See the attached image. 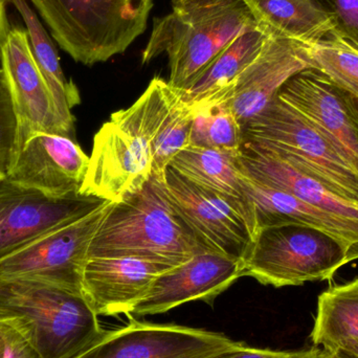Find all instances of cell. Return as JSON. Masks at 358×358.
<instances>
[{
	"label": "cell",
	"mask_w": 358,
	"mask_h": 358,
	"mask_svg": "<svg viewBox=\"0 0 358 358\" xmlns=\"http://www.w3.org/2000/svg\"><path fill=\"white\" fill-rule=\"evenodd\" d=\"M0 2H3V3H6V2H10V0H0Z\"/></svg>",
	"instance_id": "ab89813d"
},
{
	"label": "cell",
	"mask_w": 358,
	"mask_h": 358,
	"mask_svg": "<svg viewBox=\"0 0 358 358\" xmlns=\"http://www.w3.org/2000/svg\"><path fill=\"white\" fill-rule=\"evenodd\" d=\"M243 143V129L227 103L213 101L194 107L189 146L239 153Z\"/></svg>",
	"instance_id": "d4e9b609"
},
{
	"label": "cell",
	"mask_w": 358,
	"mask_h": 358,
	"mask_svg": "<svg viewBox=\"0 0 358 358\" xmlns=\"http://www.w3.org/2000/svg\"><path fill=\"white\" fill-rule=\"evenodd\" d=\"M239 155L220 149L187 146L173 157L169 167L196 185L248 200Z\"/></svg>",
	"instance_id": "603a6c76"
},
{
	"label": "cell",
	"mask_w": 358,
	"mask_h": 358,
	"mask_svg": "<svg viewBox=\"0 0 358 358\" xmlns=\"http://www.w3.org/2000/svg\"><path fill=\"white\" fill-rule=\"evenodd\" d=\"M0 311L16 317L40 358H76L106 334L82 294L40 282H0Z\"/></svg>",
	"instance_id": "3957f363"
},
{
	"label": "cell",
	"mask_w": 358,
	"mask_h": 358,
	"mask_svg": "<svg viewBox=\"0 0 358 358\" xmlns=\"http://www.w3.org/2000/svg\"><path fill=\"white\" fill-rule=\"evenodd\" d=\"M343 92H344V90H343ZM345 94H346L347 96H348L349 102H350L351 107H352L353 110H355V113H357V115L358 117V100H357V99L353 98L352 96H350V94H347V92H345Z\"/></svg>",
	"instance_id": "d590c367"
},
{
	"label": "cell",
	"mask_w": 358,
	"mask_h": 358,
	"mask_svg": "<svg viewBox=\"0 0 358 358\" xmlns=\"http://www.w3.org/2000/svg\"><path fill=\"white\" fill-rule=\"evenodd\" d=\"M27 29L31 54L54 99L57 115L71 138L75 136V117L71 110L80 104V94L71 80H67L60 64L58 50L45 27L27 0H10Z\"/></svg>",
	"instance_id": "44dd1931"
},
{
	"label": "cell",
	"mask_w": 358,
	"mask_h": 358,
	"mask_svg": "<svg viewBox=\"0 0 358 358\" xmlns=\"http://www.w3.org/2000/svg\"><path fill=\"white\" fill-rule=\"evenodd\" d=\"M174 266L134 257L90 258L82 296L100 317L131 315L157 277Z\"/></svg>",
	"instance_id": "e0dca14e"
},
{
	"label": "cell",
	"mask_w": 358,
	"mask_h": 358,
	"mask_svg": "<svg viewBox=\"0 0 358 358\" xmlns=\"http://www.w3.org/2000/svg\"><path fill=\"white\" fill-rule=\"evenodd\" d=\"M171 6L169 14L153 20L142 64L167 55V82L179 92H187L234 40L258 27L243 0H171Z\"/></svg>",
	"instance_id": "6da1fadb"
},
{
	"label": "cell",
	"mask_w": 358,
	"mask_h": 358,
	"mask_svg": "<svg viewBox=\"0 0 358 358\" xmlns=\"http://www.w3.org/2000/svg\"><path fill=\"white\" fill-rule=\"evenodd\" d=\"M8 29H10V25H8V16H6V3L0 2V43L8 33Z\"/></svg>",
	"instance_id": "d6a6232c"
},
{
	"label": "cell",
	"mask_w": 358,
	"mask_h": 358,
	"mask_svg": "<svg viewBox=\"0 0 358 358\" xmlns=\"http://www.w3.org/2000/svg\"><path fill=\"white\" fill-rule=\"evenodd\" d=\"M52 38L92 66L123 54L144 34L155 0H31Z\"/></svg>",
	"instance_id": "277c9868"
},
{
	"label": "cell",
	"mask_w": 358,
	"mask_h": 358,
	"mask_svg": "<svg viewBox=\"0 0 358 358\" xmlns=\"http://www.w3.org/2000/svg\"><path fill=\"white\" fill-rule=\"evenodd\" d=\"M0 329L6 338L4 358H40L19 328L16 317L0 321Z\"/></svg>",
	"instance_id": "f546056e"
},
{
	"label": "cell",
	"mask_w": 358,
	"mask_h": 358,
	"mask_svg": "<svg viewBox=\"0 0 358 358\" xmlns=\"http://www.w3.org/2000/svg\"><path fill=\"white\" fill-rule=\"evenodd\" d=\"M8 319H14V317H10V315H6V313H2V311H0V321H3V320Z\"/></svg>",
	"instance_id": "74e56055"
},
{
	"label": "cell",
	"mask_w": 358,
	"mask_h": 358,
	"mask_svg": "<svg viewBox=\"0 0 358 358\" xmlns=\"http://www.w3.org/2000/svg\"><path fill=\"white\" fill-rule=\"evenodd\" d=\"M330 355H331V358H351L349 355H347L344 351L342 350H336L334 352H329Z\"/></svg>",
	"instance_id": "8d00e7d4"
},
{
	"label": "cell",
	"mask_w": 358,
	"mask_h": 358,
	"mask_svg": "<svg viewBox=\"0 0 358 358\" xmlns=\"http://www.w3.org/2000/svg\"><path fill=\"white\" fill-rule=\"evenodd\" d=\"M19 145V122L12 94L0 67V173L6 178Z\"/></svg>",
	"instance_id": "83f0119b"
},
{
	"label": "cell",
	"mask_w": 358,
	"mask_h": 358,
	"mask_svg": "<svg viewBox=\"0 0 358 358\" xmlns=\"http://www.w3.org/2000/svg\"><path fill=\"white\" fill-rule=\"evenodd\" d=\"M90 157L75 138L38 132L17 151L6 180L52 198L81 195Z\"/></svg>",
	"instance_id": "4fadbf2b"
},
{
	"label": "cell",
	"mask_w": 358,
	"mask_h": 358,
	"mask_svg": "<svg viewBox=\"0 0 358 358\" xmlns=\"http://www.w3.org/2000/svg\"><path fill=\"white\" fill-rule=\"evenodd\" d=\"M204 252L174 206L165 181L152 176L140 191L109 208L90 243L88 259L134 257L176 267Z\"/></svg>",
	"instance_id": "7a4b0ae2"
},
{
	"label": "cell",
	"mask_w": 358,
	"mask_h": 358,
	"mask_svg": "<svg viewBox=\"0 0 358 358\" xmlns=\"http://www.w3.org/2000/svg\"><path fill=\"white\" fill-rule=\"evenodd\" d=\"M298 358H331V355L328 351L313 347L308 350H303Z\"/></svg>",
	"instance_id": "1f68e13d"
},
{
	"label": "cell",
	"mask_w": 358,
	"mask_h": 358,
	"mask_svg": "<svg viewBox=\"0 0 358 358\" xmlns=\"http://www.w3.org/2000/svg\"><path fill=\"white\" fill-rule=\"evenodd\" d=\"M302 351H275L271 349L252 348L238 343L236 346L210 358H298Z\"/></svg>",
	"instance_id": "4dcf8cb0"
},
{
	"label": "cell",
	"mask_w": 358,
	"mask_h": 358,
	"mask_svg": "<svg viewBox=\"0 0 358 358\" xmlns=\"http://www.w3.org/2000/svg\"><path fill=\"white\" fill-rule=\"evenodd\" d=\"M104 201L85 195L48 197L3 179L0 182V260L90 214Z\"/></svg>",
	"instance_id": "30bf717a"
},
{
	"label": "cell",
	"mask_w": 358,
	"mask_h": 358,
	"mask_svg": "<svg viewBox=\"0 0 358 358\" xmlns=\"http://www.w3.org/2000/svg\"><path fill=\"white\" fill-rule=\"evenodd\" d=\"M336 22V33L358 50V0H324Z\"/></svg>",
	"instance_id": "f1b7e54d"
},
{
	"label": "cell",
	"mask_w": 358,
	"mask_h": 358,
	"mask_svg": "<svg viewBox=\"0 0 358 358\" xmlns=\"http://www.w3.org/2000/svg\"><path fill=\"white\" fill-rule=\"evenodd\" d=\"M244 142L304 168L358 204V174L294 107L275 96L243 128Z\"/></svg>",
	"instance_id": "8992f818"
},
{
	"label": "cell",
	"mask_w": 358,
	"mask_h": 358,
	"mask_svg": "<svg viewBox=\"0 0 358 358\" xmlns=\"http://www.w3.org/2000/svg\"><path fill=\"white\" fill-rule=\"evenodd\" d=\"M351 263L346 244L327 231L301 223L260 227L242 259V277L275 288L325 281Z\"/></svg>",
	"instance_id": "5b68a950"
},
{
	"label": "cell",
	"mask_w": 358,
	"mask_h": 358,
	"mask_svg": "<svg viewBox=\"0 0 358 358\" xmlns=\"http://www.w3.org/2000/svg\"><path fill=\"white\" fill-rule=\"evenodd\" d=\"M268 37L259 27L240 35L212 61L187 92H178L181 100L194 108L220 96L256 60Z\"/></svg>",
	"instance_id": "7402d4cb"
},
{
	"label": "cell",
	"mask_w": 358,
	"mask_h": 358,
	"mask_svg": "<svg viewBox=\"0 0 358 358\" xmlns=\"http://www.w3.org/2000/svg\"><path fill=\"white\" fill-rule=\"evenodd\" d=\"M307 69H311L307 45L269 36L256 60L231 87L210 102L227 103L243 129L278 96L292 76Z\"/></svg>",
	"instance_id": "2e32d148"
},
{
	"label": "cell",
	"mask_w": 358,
	"mask_h": 358,
	"mask_svg": "<svg viewBox=\"0 0 358 358\" xmlns=\"http://www.w3.org/2000/svg\"><path fill=\"white\" fill-rule=\"evenodd\" d=\"M311 69L358 100V50L334 34L327 39L307 45Z\"/></svg>",
	"instance_id": "484cf974"
},
{
	"label": "cell",
	"mask_w": 358,
	"mask_h": 358,
	"mask_svg": "<svg viewBox=\"0 0 358 358\" xmlns=\"http://www.w3.org/2000/svg\"><path fill=\"white\" fill-rule=\"evenodd\" d=\"M242 171L255 180L294 195L324 212L358 224V204L338 195L304 168L250 142L239 155Z\"/></svg>",
	"instance_id": "ac0fdd59"
},
{
	"label": "cell",
	"mask_w": 358,
	"mask_h": 358,
	"mask_svg": "<svg viewBox=\"0 0 358 358\" xmlns=\"http://www.w3.org/2000/svg\"><path fill=\"white\" fill-rule=\"evenodd\" d=\"M237 344L218 332L131 319L76 358H210Z\"/></svg>",
	"instance_id": "9c48e42d"
},
{
	"label": "cell",
	"mask_w": 358,
	"mask_h": 358,
	"mask_svg": "<svg viewBox=\"0 0 358 358\" xmlns=\"http://www.w3.org/2000/svg\"><path fill=\"white\" fill-rule=\"evenodd\" d=\"M338 350L344 351L351 358H358V342H350L345 345L342 349Z\"/></svg>",
	"instance_id": "836d02e7"
},
{
	"label": "cell",
	"mask_w": 358,
	"mask_h": 358,
	"mask_svg": "<svg viewBox=\"0 0 358 358\" xmlns=\"http://www.w3.org/2000/svg\"><path fill=\"white\" fill-rule=\"evenodd\" d=\"M3 179H4L3 174L0 173V182H1V181L3 180Z\"/></svg>",
	"instance_id": "f35d334b"
},
{
	"label": "cell",
	"mask_w": 358,
	"mask_h": 358,
	"mask_svg": "<svg viewBox=\"0 0 358 358\" xmlns=\"http://www.w3.org/2000/svg\"><path fill=\"white\" fill-rule=\"evenodd\" d=\"M244 173V172H243ZM245 176V193L260 227L294 222L331 234L346 244L351 262L358 259V224L324 212L294 195Z\"/></svg>",
	"instance_id": "d6986e66"
},
{
	"label": "cell",
	"mask_w": 358,
	"mask_h": 358,
	"mask_svg": "<svg viewBox=\"0 0 358 358\" xmlns=\"http://www.w3.org/2000/svg\"><path fill=\"white\" fill-rule=\"evenodd\" d=\"M113 203L104 201L90 214L1 259L0 282H40L82 294V278L90 243Z\"/></svg>",
	"instance_id": "ba28073f"
},
{
	"label": "cell",
	"mask_w": 358,
	"mask_h": 358,
	"mask_svg": "<svg viewBox=\"0 0 358 358\" xmlns=\"http://www.w3.org/2000/svg\"><path fill=\"white\" fill-rule=\"evenodd\" d=\"M334 147L358 174V117L347 94L315 69L292 76L278 94Z\"/></svg>",
	"instance_id": "7c38bea8"
},
{
	"label": "cell",
	"mask_w": 358,
	"mask_h": 358,
	"mask_svg": "<svg viewBox=\"0 0 358 358\" xmlns=\"http://www.w3.org/2000/svg\"><path fill=\"white\" fill-rule=\"evenodd\" d=\"M178 94L169 115L151 146L152 176L163 182L173 157L189 146L194 117V108L185 104Z\"/></svg>",
	"instance_id": "4316f807"
},
{
	"label": "cell",
	"mask_w": 358,
	"mask_h": 358,
	"mask_svg": "<svg viewBox=\"0 0 358 358\" xmlns=\"http://www.w3.org/2000/svg\"><path fill=\"white\" fill-rule=\"evenodd\" d=\"M151 178L150 146L110 120L94 136L80 194L119 202L140 191Z\"/></svg>",
	"instance_id": "8fae6325"
},
{
	"label": "cell",
	"mask_w": 358,
	"mask_h": 358,
	"mask_svg": "<svg viewBox=\"0 0 358 358\" xmlns=\"http://www.w3.org/2000/svg\"><path fill=\"white\" fill-rule=\"evenodd\" d=\"M242 277V261L204 252L162 273L155 279L132 315H161L185 303L202 301L213 305L217 296Z\"/></svg>",
	"instance_id": "9a60e30c"
},
{
	"label": "cell",
	"mask_w": 358,
	"mask_h": 358,
	"mask_svg": "<svg viewBox=\"0 0 358 358\" xmlns=\"http://www.w3.org/2000/svg\"><path fill=\"white\" fill-rule=\"evenodd\" d=\"M265 33L305 45L336 33L334 16L324 0H243Z\"/></svg>",
	"instance_id": "ffe728a7"
},
{
	"label": "cell",
	"mask_w": 358,
	"mask_h": 358,
	"mask_svg": "<svg viewBox=\"0 0 358 358\" xmlns=\"http://www.w3.org/2000/svg\"><path fill=\"white\" fill-rule=\"evenodd\" d=\"M6 338H4L3 334H2L1 329H0V358H4L6 355Z\"/></svg>",
	"instance_id": "e575fe53"
},
{
	"label": "cell",
	"mask_w": 358,
	"mask_h": 358,
	"mask_svg": "<svg viewBox=\"0 0 358 358\" xmlns=\"http://www.w3.org/2000/svg\"><path fill=\"white\" fill-rule=\"evenodd\" d=\"M311 341L328 352L358 342V278L320 294Z\"/></svg>",
	"instance_id": "cb8c5ba5"
},
{
	"label": "cell",
	"mask_w": 358,
	"mask_h": 358,
	"mask_svg": "<svg viewBox=\"0 0 358 358\" xmlns=\"http://www.w3.org/2000/svg\"><path fill=\"white\" fill-rule=\"evenodd\" d=\"M165 185L176 210L208 252L242 261L259 231L248 200L196 185L171 167Z\"/></svg>",
	"instance_id": "52a82bcc"
},
{
	"label": "cell",
	"mask_w": 358,
	"mask_h": 358,
	"mask_svg": "<svg viewBox=\"0 0 358 358\" xmlns=\"http://www.w3.org/2000/svg\"><path fill=\"white\" fill-rule=\"evenodd\" d=\"M0 61L18 117V148L38 132L69 136L31 54L27 29L10 27L0 43Z\"/></svg>",
	"instance_id": "5bb4252c"
}]
</instances>
